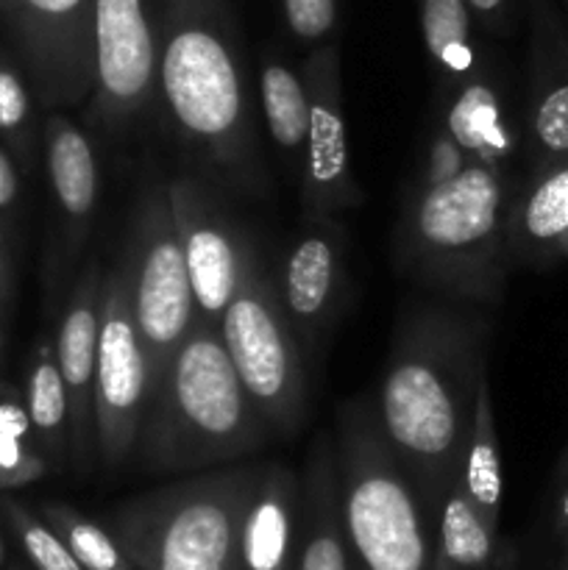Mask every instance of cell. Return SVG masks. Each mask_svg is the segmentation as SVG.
<instances>
[{"instance_id": "obj_24", "label": "cell", "mask_w": 568, "mask_h": 570, "mask_svg": "<svg viewBox=\"0 0 568 570\" xmlns=\"http://www.w3.org/2000/svg\"><path fill=\"white\" fill-rule=\"evenodd\" d=\"M496 532L479 518L460 484H451L438 512L434 570H488Z\"/></svg>"}, {"instance_id": "obj_10", "label": "cell", "mask_w": 568, "mask_h": 570, "mask_svg": "<svg viewBox=\"0 0 568 570\" xmlns=\"http://www.w3.org/2000/svg\"><path fill=\"white\" fill-rule=\"evenodd\" d=\"M0 26L39 109L87 104L95 89V0H0Z\"/></svg>"}, {"instance_id": "obj_23", "label": "cell", "mask_w": 568, "mask_h": 570, "mask_svg": "<svg viewBox=\"0 0 568 570\" xmlns=\"http://www.w3.org/2000/svg\"><path fill=\"white\" fill-rule=\"evenodd\" d=\"M466 490L468 501L479 512L488 529H499L501 510V454L499 434H496L493 395H490V376L484 373L477 387V404H473V423L468 434L466 454H462L460 473L454 479Z\"/></svg>"}, {"instance_id": "obj_2", "label": "cell", "mask_w": 568, "mask_h": 570, "mask_svg": "<svg viewBox=\"0 0 568 570\" xmlns=\"http://www.w3.org/2000/svg\"><path fill=\"white\" fill-rule=\"evenodd\" d=\"M159 115L206 176L245 193L265 189L243 26L232 0H167Z\"/></svg>"}, {"instance_id": "obj_33", "label": "cell", "mask_w": 568, "mask_h": 570, "mask_svg": "<svg viewBox=\"0 0 568 570\" xmlns=\"http://www.w3.org/2000/svg\"><path fill=\"white\" fill-rule=\"evenodd\" d=\"M471 20L479 22L484 31L505 33L512 22V9L516 0H466Z\"/></svg>"}, {"instance_id": "obj_30", "label": "cell", "mask_w": 568, "mask_h": 570, "mask_svg": "<svg viewBox=\"0 0 568 570\" xmlns=\"http://www.w3.org/2000/svg\"><path fill=\"white\" fill-rule=\"evenodd\" d=\"M532 137L546 159L568 156V78H555L532 100Z\"/></svg>"}, {"instance_id": "obj_16", "label": "cell", "mask_w": 568, "mask_h": 570, "mask_svg": "<svg viewBox=\"0 0 568 570\" xmlns=\"http://www.w3.org/2000/svg\"><path fill=\"white\" fill-rule=\"evenodd\" d=\"M106 271L89 259L78 273L56 332V362L70 406V465L78 476H89L98 462L95 432V371H98V332L104 309Z\"/></svg>"}, {"instance_id": "obj_36", "label": "cell", "mask_w": 568, "mask_h": 570, "mask_svg": "<svg viewBox=\"0 0 568 570\" xmlns=\"http://www.w3.org/2000/svg\"><path fill=\"white\" fill-rule=\"evenodd\" d=\"M0 562H3V540H0Z\"/></svg>"}, {"instance_id": "obj_29", "label": "cell", "mask_w": 568, "mask_h": 570, "mask_svg": "<svg viewBox=\"0 0 568 570\" xmlns=\"http://www.w3.org/2000/svg\"><path fill=\"white\" fill-rule=\"evenodd\" d=\"M3 515L9 518L11 529H14L17 540H20L22 551L28 554V560L33 562L37 570H84L81 562L72 557V551L67 549L65 540L42 523L39 518H33L31 512L26 510L17 501L6 499L3 504Z\"/></svg>"}, {"instance_id": "obj_9", "label": "cell", "mask_w": 568, "mask_h": 570, "mask_svg": "<svg viewBox=\"0 0 568 570\" xmlns=\"http://www.w3.org/2000/svg\"><path fill=\"white\" fill-rule=\"evenodd\" d=\"M167 0H95V89L84 122L123 142L159 111V50Z\"/></svg>"}, {"instance_id": "obj_35", "label": "cell", "mask_w": 568, "mask_h": 570, "mask_svg": "<svg viewBox=\"0 0 568 570\" xmlns=\"http://www.w3.org/2000/svg\"><path fill=\"white\" fill-rule=\"evenodd\" d=\"M557 518H560V527L568 532V490H566V493H562L560 507H557Z\"/></svg>"}, {"instance_id": "obj_31", "label": "cell", "mask_w": 568, "mask_h": 570, "mask_svg": "<svg viewBox=\"0 0 568 570\" xmlns=\"http://www.w3.org/2000/svg\"><path fill=\"white\" fill-rule=\"evenodd\" d=\"M282 17L295 42L315 48L334 39L337 0H282Z\"/></svg>"}, {"instance_id": "obj_1", "label": "cell", "mask_w": 568, "mask_h": 570, "mask_svg": "<svg viewBox=\"0 0 568 570\" xmlns=\"http://www.w3.org/2000/svg\"><path fill=\"white\" fill-rule=\"evenodd\" d=\"M488 337V317L460 301H407L395 317L373 410L434 518L460 473Z\"/></svg>"}, {"instance_id": "obj_3", "label": "cell", "mask_w": 568, "mask_h": 570, "mask_svg": "<svg viewBox=\"0 0 568 570\" xmlns=\"http://www.w3.org/2000/svg\"><path fill=\"white\" fill-rule=\"evenodd\" d=\"M267 438L221 328L198 317L150 393L134 449L139 468L156 476L209 471L256 454Z\"/></svg>"}, {"instance_id": "obj_37", "label": "cell", "mask_w": 568, "mask_h": 570, "mask_svg": "<svg viewBox=\"0 0 568 570\" xmlns=\"http://www.w3.org/2000/svg\"><path fill=\"white\" fill-rule=\"evenodd\" d=\"M0 356H3V337H0Z\"/></svg>"}, {"instance_id": "obj_8", "label": "cell", "mask_w": 568, "mask_h": 570, "mask_svg": "<svg viewBox=\"0 0 568 570\" xmlns=\"http://www.w3.org/2000/svg\"><path fill=\"white\" fill-rule=\"evenodd\" d=\"M123 256L128 265L134 321L148 360L154 393L161 371L198 321L187 262L167 200V181L161 178L145 181Z\"/></svg>"}, {"instance_id": "obj_22", "label": "cell", "mask_w": 568, "mask_h": 570, "mask_svg": "<svg viewBox=\"0 0 568 570\" xmlns=\"http://www.w3.org/2000/svg\"><path fill=\"white\" fill-rule=\"evenodd\" d=\"M26 410L37 443L50 465H70V406L61 382L56 345L50 337H39L31 351L26 373Z\"/></svg>"}, {"instance_id": "obj_13", "label": "cell", "mask_w": 568, "mask_h": 570, "mask_svg": "<svg viewBox=\"0 0 568 570\" xmlns=\"http://www.w3.org/2000/svg\"><path fill=\"white\" fill-rule=\"evenodd\" d=\"M301 76L310 95V131L298 176L301 209L304 217H334L360 206L365 198L351 167L340 45L334 39L315 45Z\"/></svg>"}, {"instance_id": "obj_6", "label": "cell", "mask_w": 568, "mask_h": 570, "mask_svg": "<svg viewBox=\"0 0 568 570\" xmlns=\"http://www.w3.org/2000/svg\"><path fill=\"white\" fill-rule=\"evenodd\" d=\"M334 449L351 570H434L432 515L384 440L371 399L340 404Z\"/></svg>"}, {"instance_id": "obj_38", "label": "cell", "mask_w": 568, "mask_h": 570, "mask_svg": "<svg viewBox=\"0 0 568 570\" xmlns=\"http://www.w3.org/2000/svg\"><path fill=\"white\" fill-rule=\"evenodd\" d=\"M562 3H566V6H568V0H562Z\"/></svg>"}, {"instance_id": "obj_20", "label": "cell", "mask_w": 568, "mask_h": 570, "mask_svg": "<svg viewBox=\"0 0 568 570\" xmlns=\"http://www.w3.org/2000/svg\"><path fill=\"white\" fill-rule=\"evenodd\" d=\"M443 131L471 161L501 173V165L512 154V134L501 109L499 92L484 78V70H473L460 81L454 100L443 115Z\"/></svg>"}, {"instance_id": "obj_17", "label": "cell", "mask_w": 568, "mask_h": 570, "mask_svg": "<svg viewBox=\"0 0 568 570\" xmlns=\"http://www.w3.org/2000/svg\"><path fill=\"white\" fill-rule=\"evenodd\" d=\"M301 551L295 570H351L340 510V473L334 434L312 440L298 495Z\"/></svg>"}, {"instance_id": "obj_18", "label": "cell", "mask_w": 568, "mask_h": 570, "mask_svg": "<svg viewBox=\"0 0 568 570\" xmlns=\"http://www.w3.org/2000/svg\"><path fill=\"white\" fill-rule=\"evenodd\" d=\"M507 256L527 265L568 256V156L549 161L510 209Z\"/></svg>"}, {"instance_id": "obj_14", "label": "cell", "mask_w": 568, "mask_h": 570, "mask_svg": "<svg viewBox=\"0 0 568 570\" xmlns=\"http://www.w3.org/2000/svg\"><path fill=\"white\" fill-rule=\"evenodd\" d=\"M42 159L48 170L53 228L45 256V289L53 301L78 267L89 243L100 195V167L92 139L65 111H48L42 122Z\"/></svg>"}, {"instance_id": "obj_11", "label": "cell", "mask_w": 568, "mask_h": 570, "mask_svg": "<svg viewBox=\"0 0 568 570\" xmlns=\"http://www.w3.org/2000/svg\"><path fill=\"white\" fill-rule=\"evenodd\" d=\"M148 401L150 371L134 321L126 256L120 254L104 278L95 371V432L98 462L106 471H120L134 460Z\"/></svg>"}, {"instance_id": "obj_32", "label": "cell", "mask_w": 568, "mask_h": 570, "mask_svg": "<svg viewBox=\"0 0 568 570\" xmlns=\"http://www.w3.org/2000/svg\"><path fill=\"white\" fill-rule=\"evenodd\" d=\"M22 209V173L9 150L0 145V228L17 237Z\"/></svg>"}, {"instance_id": "obj_21", "label": "cell", "mask_w": 568, "mask_h": 570, "mask_svg": "<svg viewBox=\"0 0 568 570\" xmlns=\"http://www.w3.org/2000/svg\"><path fill=\"white\" fill-rule=\"evenodd\" d=\"M259 100L267 137L278 159L293 176H301L310 131V95L304 76H298L282 59H267L259 70Z\"/></svg>"}, {"instance_id": "obj_19", "label": "cell", "mask_w": 568, "mask_h": 570, "mask_svg": "<svg viewBox=\"0 0 568 570\" xmlns=\"http://www.w3.org/2000/svg\"><path fill=\"white\" fill-rule=\"evenodd\" d=\"M301 479L284 462H265L243 529V570H293Z\"/></svg>"}, {"instance_id": "obj_39", "label": "cell", "mask_w": 568, "mask_h": 570, "mask_svg": "<svg viewBox=\"0 0 568 570\" xmlns=\"http://www.w3.org/2000/svg\"><path fill=\"white\" fill-rule=\"evenodd\" d=\"M566 570H568V568H566Z\"/></svg>"}, {"instance_id": "obj_28", "label": "cell", "mask_w": 568, "mask_h": 570, "mask_svg": "<svg viewBox=\"0 0 568 570\" xmlns=\"http://www.w3.org/2000/svg\"><path fill=\"white\" fill-rule=\"evenodd\" d=\"M42 515L45 523L65 540L67 549L81 562L84 570H134L115 534L100 523L78 515L76 510L65 504H48Z\"/></svg>"}, {"instance_id": "obj_7", "label": "cell", "mask_w": 568, "mask_h": 570, "mask_svg": "<svg viewBox=\"0 0 568 570\" xmlns=\"http://www.w3.org/2000/svg\"><path fill=\"white\" fill-rule=\"evenodd\" d=\"M217 328L271 438H295L310 406L306 356L262 259L248 267Z\"/></svg>"}, {"instance_id": "obj_5", "label": "cell", "mask_w": 568, "mask_h": 570, "mask_svg": "<svg viewBox=\"0 0 568 570\" xmlns=\"http://www.w3.org/2000/svg\"><path fill=\"white\" fill-rule=\"evenodd\" d=\"M265 465H223L145 490L106 518L134 570H243V529Z\"/></svg>"}, {"instance_id": "obj_12", "label": "cell", "mask_w": 568, "mask_h": 570, "mask_svg": "<svg viewBox=\"0 0 568 570\" xmlns=\"http://www.w3.org/2000/svg\"><path fill=\"white\" fill-rule=\"evenodd\" d=\"M167 200L187 262L198 317L221 323L248 267L259 259L256 248L243 237L204 176L184 173L167 178Z\"/></svg>"}, {"instance_id": "obj_26", "label": "cell", "mask_w": 568, "mask_h": 570, "mask_svg": "<svg viewBox=\"0 0 568 570\" xmlns=\"http://www.w3.org/2000/svg\"><path fill=\"white\" fill-rule=\"evenodd\" d=\"M418 20L429 59L451 81H466L477 65L473 20L466 0H418Z\"/></svg>"}, {"instance_id": "obj_34", "label": "cell", "mask_w": 568, "mask_h": 570, "mask_svg": "<svg viewBox=\"0 0 568 570\" xmlns=\"http://www.w3.org/2000/svg\"><path fill=\"white\" fill-rule=\"evenodd\" d=\"M17 289V265H14V237L0 228V312L9 309Z\"/></svg>"}, {"instance_id": "obj_25", "label": "cell", "mask_w": 568, "mask_h": 570, "mask_svg": "<svg viewBox=\"0 0 568 570\" xmlns=\"http://www.w3.org/2000/svg\"><path fill=\"white\" fill-rule=\"evenodd\" d=\"M0 145L17 161L22 176H31L42 154V128L37 126V98L14 50L0 48Z\"/></svg>"}, {"instance_id": "obj_4", "label": "cell", "mask_w": 568, "mask_h": 570, "mask_svg": "<svg viewBox=\"0 0 568 570\" xmlns=\"http://www.w3.org/2000/svg\"><path fill=\"white\" fill-rule=\"evenodd\" d=\"M505 200L501 173L471 159L421 181L395 228V267L440 298L499 306L510 262Z\"/></svg>"}, {"instance_id": "obj_15", "label": "cell", "mask_w": 568, "mask_h": 570, "mask_svg": "<svg viewBox=\"0 0 568 570\" xmlns=\"http://www.w3.org/2000/svg\"><path fill=\"white\" fill-rule=\"evenodd\" d=\"M301 351L321 360L345 298V234L334 217H304L271 273Z\"/></svg>"}, {"instance_id": "obj_27", "label": "cell", "mask_w": 568, "mask_h": 570, "mask_svg": "<svg viewBox=\"0 0 568 570\" xmlns=\"http://www.w3.org/2000/svg\"><path fill=\"white\" fill-rule=\"evenodd\" d=\"M50 462L37 443L26 399L0 379V490L26 488L48 473Z\"/></svg>"}]
</instances>
